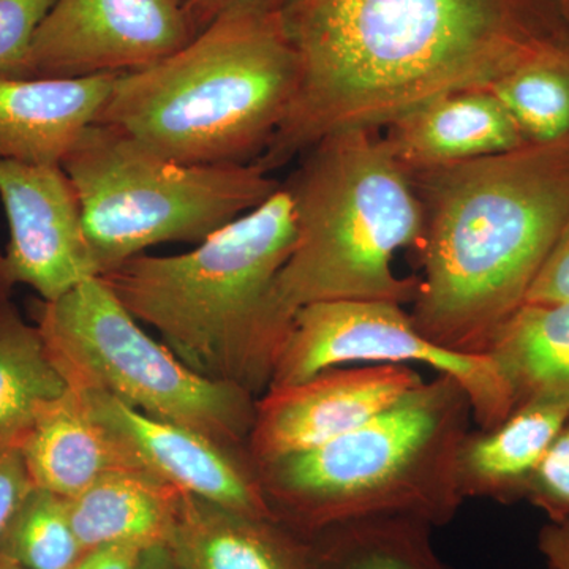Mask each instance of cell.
Masks as SVG:
<instances>
[{"label":"cell","instance_id":"d4e9b609","mask_svg":"<svg viewBox=\"0 0 569 569\" xmlns=\"http://www.w3.org/2000/svg\"><path fill=\"white\" fill-rule=\"evenodd\" d=\"M523 500L545 512L549 522L569 520V422L539 460Z\"/></svg>","mask_w":569,"mask_h":569},{"label":"cell","instance_id":"9c48e42d","mask_svg":"<svg viewBox=\"0 0 569 569\" xmlns=\"http://www.w3.org/2000/svg\"><path fill=\"white\" fill-rule=\"evenodd\" d=\"M350 362L425 365L467 392L479 430L512 413L511 392L496 362L430 342L402 306L380 301H332L301 307L272 367L271 387H287Z\"/></svg>","mask_w":569,"mask_h":569},{"label":"cell","instance_id":"44dd1931","mask_svg":"<svg viewBox=\"0 0 569 569\" xmlns=\"http://www.w3.org/2000/svg\"><path fill=\"white\" fill-rule=\"evenodd\" d=\"M432 530L406 516L339 523L309 538L312 569H455L438 556Z\"/></svg>","mask_w":569,"mask_h":569},{"label":"cell","instance_id":"2e32d148","mask_svg":"<svg viewBox=\"0 0 569 569\" xmlns=\"http://www.w3.org/2000/svg\"><path fill=\"white\" fill-rule=\"evenodd\" d=\"M381 130L389 151L403 168L468 162L529 144L488 89L438 97Z\"/></svg>","mask_w":569,"mask_h":569},{"label":"cell","instance_id":"ffe728a7","mask_svg":"<svg viewBox=\"0 0 569 569\" xmlns=\"http://www.w3.org/2000/svg\"><path fill=\"white\" fill-rule=\"evenodd\" d=\"M486 356L507 381L512 411L556 403L569 413V301L523 302L497 329Z\"/></svg>","mask_w":569,"mask_h":569},{"label":"cell","instance_id":"277c9868","mask_svg":"<svg viewBox=\"0 0 569 569\" xmlns=\"http://www.w3.org/2000/svg\"><path fill=\"white\" fill-rule=\"evenodd\" d=\"M298 82L282 13L228 14L170 58L119 74L93 123L173 162L253 163L282 127Z\"/></svg>","mask_w":569,"mask_h":569},{"label":"cell","instance_id":"ac0fdd59","mask_svg":"<svg viewBox=\"0 0 569 569\" xmlns=\"http://www.w3.org/2000/svg\"><path fill=\"white\" fill-rule=\"evenodd\" d=\"M568 422L567 408L531 403L493 429L470 430L456 466L463 500L485 498L501 505L523 500L535 468Z\"/></svg>","mask_w":569,"mask_h":569},{"label":"cell","instance_id":"52a82bcc","mask_svg":"<svg viewBox=\"0 0 569 569\" xmlns=\"http://www.w3.org/2000/svg\"><path fill=\"white\" fill-rule=\"evenodd\" d=\"M102 276L149 247L203 242L282 187L261 164H183L92 123L62 163Z\"/></svg>","mask_w":569,"mask_h":569},{"label":"cell","instance_id":"6da1fadb","mask_svg":"<svg viewBox=\"0 0 569 569\" xmlns=\"http://www.w3.org/2000/svg\"><path fill=\"white\" fill-rule=\"evenodd\" d=\"M293 104L257 160L274 173L328 134L381 130L447 93L569 54L556 0H291Z\"/></svg>","mask_w":569,"mask_h":569},{"label":"cell","instance_id":"d6a6232c","mask_svg":"<svg viewBox=\"0 0 569 569\" xmlns=\"http://www.w3.org/2000/svg\"><path fill=\"white\" fill-rule=\"evenodd\" d=\"M557 7H559L561 18H563L565 24L569 29V0H556Z\"/></svg>","mask_w":569,"mask_h":569},{"label":"cell","instance_id":"7a4b0ae2","mask_svg":"<svg viewBox=\"0 0 569 569\" xmlns=\"http://www.w3.org/2000/svg\"><path fill=\"white\" fill-rule=\"evenodd\" d=\"M403 170L425 217L411 323L438 347L486 355L569 230V137Z\"/></svg>","mask_w":569,"mask_h":569},{"label":"cell","instance_id":"d6986e66","mask_svg":"<svg viewBox=\"0 0 569 569\" xmlns=\"http://www.w3.org/2000/svg\"><path fill=\"white\" fill-rule=\"evenodd\" d=\"M183 496L148 471H112L70 498L71 526L86 552L112 545H167Z\"/></svg>","mask_w":569,"mask_h":569},{"label":"cell","instance_id":"cb8c5ba5","mask_svg":"<svg viewBox=\"0 0 569 569\" xmlns=\"http://www.w3.org/2000/svg\"><path fill=\"white\" fill-rule=\"evenodd\" d=\"M69 500L32 488L0 533V557L24 569H73L84 557Z\"/></svg>","mask_w":569,"mask_h":569},{"label":"cell","instance_id":"1f68e13d","mask_svg":"<svg viewBox=\"0 0 569 569\" xmlns=\"http://www.w3.org/2000/svg\"><path fill=\"white\" fill-rule=\"evenodd\" d=\"M134 569H178L167 545L151 546L141 550Z\"/></svg>","mask_w":569,"mask_h":569},{"label":"cell","instance_id":"4316f807","mask_svg":"<svg viewBox=\"0 0 569 569\" xmlns=\"http://www.w3.org/2000/svg\"><path fill=\"white\" fill-rule=\"evenodd\" d=\"M32 488L20 448L14 443L0 445V533Z\"/></svg>","mask_w":569,"mask_h":569},{"label":"cell","instance_id":"603a6c76","mask_svg":"<svg viewBox=\"0 0 569 569\" xmlns=\"http://www.w3.org/2000/svg\"><path fill=\"white\" fill-rule=\"evenodd\" d=\"M531 144L569 137V54L511 71L488 88Z\"/></svg>","mask_w":569,"mask_h":569},{"label":"cell","instance_id":"f1b7e54d","mask_svg":"<svg viewBox=\"0 0 569 569\" xmlns=\"http://www.w3.org/2000/svg\"><path fill=\"white\" fill-rule=\"evenodd\" d=\"M198 32L228 14L282 13L291 0H181Z\"/></svg>","mask_w":569,"mask_h":569},{"label":"cell","instance_id":"e575fe53","mask_svg":"<svg viewBox=\"0 0 569 569\" xmlns=\"http://www.w3.org/2000/svg\"><path fill=\"white\" fill-rule=\"evenodd\" d=\"M0 445H2V441H0Z\"/></svg>","mask_w":569,"mask_h":569},{"label":"cell","instance_id":"4dcf8cb0","mask_svg":"<svg viewBox=\"0 0 569 569\" xmlns=\"http://www.w3.org/2000/svg\"><path fill=\"white\" fill-rule=\"evenodd\" d=\"M538 549L550 569H569V520L546 523L538 533Z\"/></svg>","mask_w":569,"mask_h":569},{"label":"cell","instance_id":"9a60e30c","mask_svg":"<svg viewBox=\"0 0 569 569\" xmlns=\"http://www.w3.org/2000/svg\"><path fill=\"white\" fill-rule=\"evenodd\" d=\"M33 488L70 500L104 475L142 470L73 388L41 403L14 441ZM146 471V470H144Z\"/></svg>","mask_w":569,"mask_h":569},{"label":"cell","instance_id":"ba28073f","mask_svg":"<svg viewBox=\"0 0 569 569\" xmlns=\"http://www.w3.org/2000/svg\"><path fill=\"white\" fill-rule=\"evenodd\" d=\"M52 362L74 388L107 392L148 417L247 449L257 397L211 380L156 342L99 279L33 306Z\"/></svg>","mask_w":569,"mask_h":569},{"label":"cell","instance_id":"836d02e7","mask_svg":"<svg viewBox=\"0 0 569 569\" xmlns=\"http://www.w3.org/2000/svg\"><path fill=\"white\" fill-rule=\"evenodd\" d=\"M0 569H24L20 567V565L14 563V561H11L9 559H3V557H0Z\"/></svg>","mask_w":569,"mask_h":569},{"label":"cell","instance_id":"30bf717a","mask_svg":"<svg viewBox=\"0 0 569 569\" xmlns=\"http://www.w3.org/2000/svg\"><path fill=\"white\" fill-rule=\"evenodd\" d=\"M181 0H56L21 78H84L146 69L198 36Z\"/></svg>","mask_w":569,"mask_h":569},{"label":"cell","instance_id":"4fadbf2b","mask_svg":"<svg viewBox=\"0 0 569 569\" xmlns=\"http://www.w3.org/2000/svg\"><path fill=\"white\" fill-rule=\"evenodd\" d=\"M138 466L173 488L254 519L277 520L257 468L203 433L141 413L107 392L74 388Z\"/></svg>","mask_w":569,"mask_h":569},{"label":"cell","instance_id":"3957f363","mask_svg":"<svg viewBox=\"0 0 569 569\" xmlns=\"http://www.w3.org/2000/svg\"><path fill=\"white\" fill-rule=\"evenodd\" d=\"M298 238L293 197L282 187L190 252L137 254L99 276L141 323L206 378L260 397L271 383L291 316L277 277Z\"/></svg>","mask_w":569,"mask_h":569},{"label":"cell","instance_id":"83f0119b","mask_svg":"<svg viewBox=\"0 0 569 569\" xmlns=\"http://www.w3.org/2000/svg\"><path fill=\"white\" fill-rule=\"evenodd\" d=\"M569 301V230L531 284L526 302Z\"/></svg>","mask_w":569,"mask_h":569},{"label":"cell","instance_id":"8fae6325","mask_svg":"<svg viewBox=\"0 0 569 569\" xmlns=\"http://www.w3.org/2000/svg\"><path fill=\"white\" fill-rule=\"evenodd\" d=\"M0 200L10 227L0 253V293L10 296L24 283L50 302L99 277L80 198L62 167L0 160Z\"/></svg>","mask_w":569,"mask_h":569},{"label":"cell","instance_id":"5bb4252c","mask_svg":"<svg viewBox=\"0 0 569 569\" xmlns=\"http://www.w3.org/2000/svg\"><path fill=\"white\" fill-rule=\"evenodd\" d=\"M118 77H0V160L62 167Z\"/></svg>","mask_w":569,"mask_h":569},{"label":"cell","instance_id":"5b68a950","mask_svg":"<svg viewBox=\"0 0 569 569\" xmlns=\"http://www.w3.org/2000/svg\"><path fill=\"white\" fill-rule=\"evenodd\" d=\"M471 422L467 392L438 373L336 440L254 468L277 520L301 537L385 516L436 529L466 501L456 466Z\"/></svg>","mask_w":569,"mask_h":569},{"label":"cell","instance_id":"8992f818","mask_svg":"<svg viewBox=\"0 0 569 569\" xmlns=\"http://www.w3.org/2000/svg\"><path fill=\"white\" fill-rule=\"evenodd\" d=\"M283 183L293 197L298 238L277 277V295L291 316L317 302L413 305L419 279L396 276L392 260L419 244L425 217L381 130L321 138Z\"/></svg>","mask_w":569,"mask_h":569},{"label":"cell","instance_id":"7402d4cb","mask_svg":"<svg viewBox=\"0 0 569 569\" xmlns=\"http://www.w3.org/2000/svg\"><path fill=\"white\" fill-rule=\"evenodd\" d=\"M37 326L0 293V441L14 443L41 403L67 391Z\"/></svg>","mask_w":569,"mask_h":569},{"label":"cell","instance_id":"f546056e","mask_svg":"<svg viewBox=\"0 0 569 569\" xmlns=\"http://www.w3.org/2000/svg\"><path fill=\"white\" fill-rule=\"evenodd\" d=\"M141 550L137 546H102L86 552L73 569H134Z\"/></svg>","mask_w":569,"mask_h":569},{"label":"cell","instance_id":"7c38bea8","mask_svg":"<svg viewBox=\"0 0 569 569\" xmlns=\"http://www.w3.org/2000/svg\"><path fill=\"white\" fill-rule=\"evenodd\" d=\"M410 366L332 367L258 397L247 452L253 466L321 447L365 425L422 385Z\"/></svg>","mask_w":569,"mask_h":569},{"label":"cell","instance_id":"e0dca14e","mask_svg":"<svg viewBox=\"0 0 569 569\" xmlns=\"http://www.w3.org/2000/svg\"><path fill=\"white\" fill-rule=\"evenodd\" d=\"M167 546L178 569H312L309 538L189 493Z\"/></svg>","mask_w":569,"mask_h":569},{"label":"cell","instance_id":"484cf974","mask_svg":"<svg viewBox=\"0 0 569 569\" xmlns=\"http://www.w3.org/2000/svg\"><path fill=\"white\" fill-rule=\"evenodd\" d=\"M54 2L0 0V77H22L33 36Z\"/></svg>","mask_w":569,"mask_h":569}]
</instances>
